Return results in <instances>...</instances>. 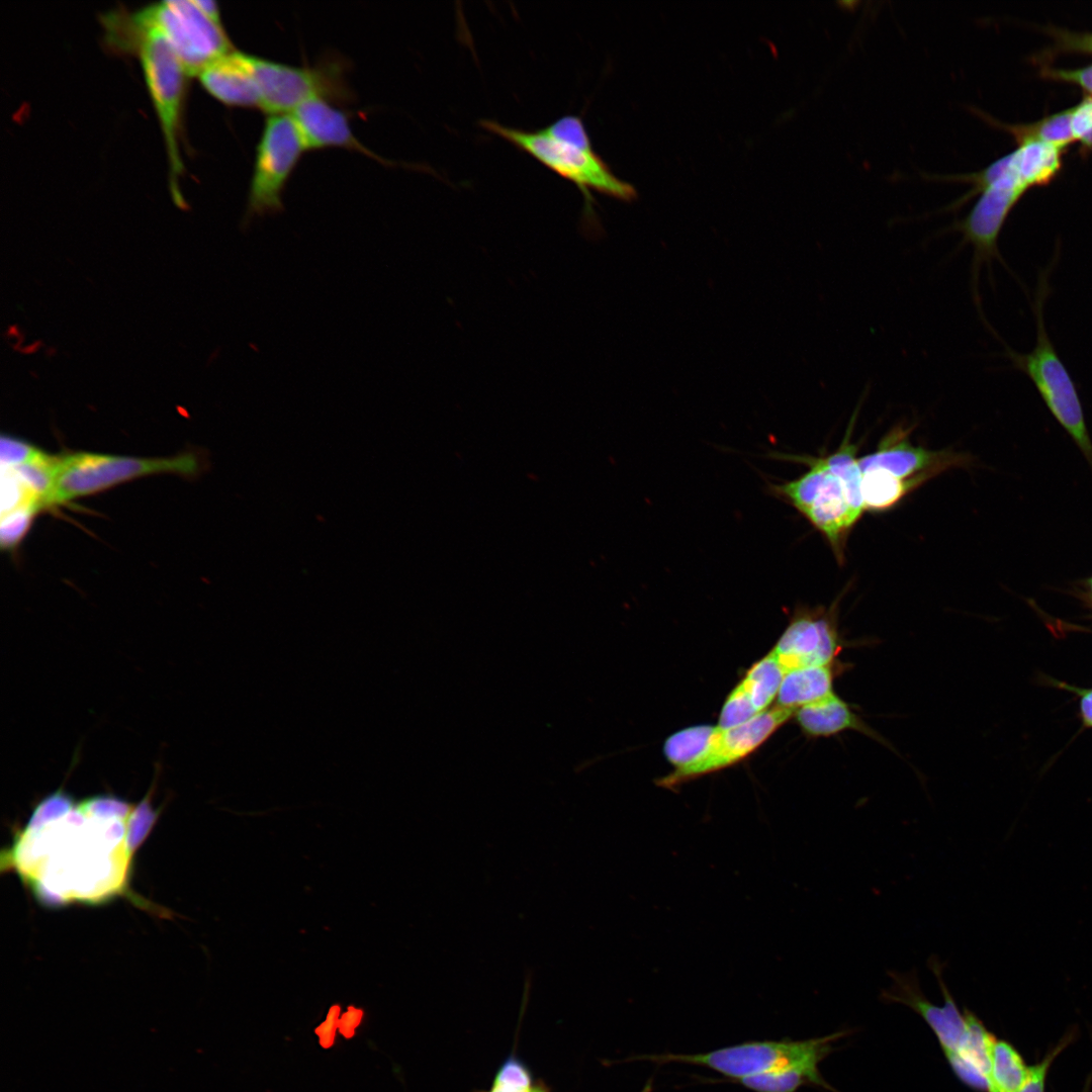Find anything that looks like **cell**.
Returning <instances> with one entry per match:
<instances>
[{"mask_svg":"<svg viewBox=\"0 0 1092 1092\" xmlns=\"http://www.w3.org/2000/svg\"><path fill=\"white\" fill-rule=\"evenodd\" d=\"M103 24L107 41L113 48L133 52L140 58L167 149L172 199L179 208L185 209L186 202L179 188L183 172L179 140L187 75L164 37L139 22L132 13L113 12L105 16Z\"/></svg>","mask_w":1092,"mask_h":1092,"instance_id":"1","label":"cell"},{"mask_svg":"<svg viewBox=\"0 0 1092 1092\" xmlns=\"http://www.w3.org/2000/svg\"><path fill=\"white\" fill-rule=\"evenodd\" d=\"M479 124L573 183L583 196V223L587 219L590 235H598L600 229L592 190L624 201L637 196L634 186L618 178L593 148L583 149L558 141L542 128L527 130L491 119H482Z\"/></svg>","mask_w":1092,"mask_h":1092,"instance_id":"2","label":"cell"},{"mask_svg":"<svg viewBox=\"0 0 1092 1092\" xmlns=\"http://www.w3.org/2000/svg\"><path fill=\"white\" fill-rule=\"evenodd\" d=\"M206 454L186 452L171 457H134L91 452L57 456L50 507L64 505L121 482L161 473L195 477L207 468Z\"/></svg>","mask_w":1092,"mask_h":1092,"instance_id":"3","label":"cell"},{"mask_svg":"<svg viewBox=\"0 0 1092 1092\" xmlns=\"http://www.w3.org/2000/svg\"><path fill=\"white\" fill-rule=\"evenodd\" d=\"M1050 272L1051 266L1038 275L1032 304L1036 326L1033 349L1028 353H1018L1006 347L1005 356L1015 369L1031 380L1052 415L1092 463V443L1076 385L1060 359L1045 328L1043 307L1051 292Z\"/></svg>","mask_w":1092,"mask_h":1092,"instance_id":"4","label":"cell"},{"mask_svg":"<svg viewBox=\"0 0 1092 1092\" xmlns=\"http://www.w3.org/2000/svg\"><path fill=\"white\" fill-rule=\"evenodd\" d=\"M808 470L792 480L768 483V492L797 510L830 545L841 564L851 529L862 512L857 510L841 479L820 457L788 456Z\"/></svg>","mask_w":1092,"mask_h":1092,"instance_id":"5","label":"cell"},{"mask_svg":"<svg viewBox=\"0 0 1092 1092\" xmlns=\"http://www.w3.org/2000/svg\"><path fill=\"white\" fill-rule=\"evenodd\" d=\"M259 109L287 113L311 99L348 104L354 94L346 78L347 64L340 57H325L313 66H292L253 56Z\"/></svg>","mask_w":1092,"mask_h":1092,"instance_id":"6","label":"cell"},{"mask_svg":"<svg viewBox=\"0 0 1092 1092\" xmlns=\"http://www.w3.org/2000/svg\"><path fill=\"white\" fill-rule=\"evenodd\" d=\"M132 14L164 37L187 76H199L235 50L221 22L206 15L194 0L162 1Z\"/></svg>","mask_w":1092,"mask_h":1092,"instance_id":"7","label":"cell"},{"mask_svg":"<svg viewBox=\"0 0 1092 1092\" xmlns=\"http://www.w3.org/2000/svg\"><path fill=\"white\" fill-rule=\"evenodd\" d=\"M307 150L292 115L269 114L256 148L245 220L281 212L289 177Z\"/></svg>","mask_w":1092,"mask_h":1092,"instance_id":"8","label":"cell"},{"mask_svg":"<svg viewBox=\"0 0 1092 1092\" xmlns=\"http://www.w3.org/2000/svg\"><path fill=\"white\" fill-rule=\"evenodd\" d=\"M841 1035L842 1032H838L807 1040L750 1041L705 1054H665L643 1056L641 1059L661 1064L675 1062L704 1066L727 1077L740 1080L812 1057H826L831 1051V1043Z\"/></svg>","mask_w":1092,"mask_h":1092,"instance_id":"9","label":"cell"},{"mask_svg":"<svg viewBox=\"0 0 1092 1092\" xmlns=\"http://www.w3.org/2000/svg\"><path fill=\"white\" fill-rule=\"evenodd\" d=\"M794 713V710L777 705L743 724L729 728L714 726L703 755L688 766L673 769L656 784L673 789L738 762L759 747Z\"/></svg>","mask_w":1092,"mask_h":1092,"instance_id":"10","label":"cell"},{"mask_svg":"<svg viewBox=\"0 0 1092 1092\" xmlns=\"http://www.w3.org/2000/svg\"><path fill=\"white\" fill-rule=\"evenodd\" d=\"M927 967L939 984L944 1000L942 1006L927 1000L920 988L916 969L908 972L888 971L892 984L882 991L881 998L885 1002L900 1003L914 1010L933 1030L943 1052H956L965 1033V1017L943 981L945 964L932 954L928 958Z\"/></svg>","mask_w":1092,"mask_h":1092,"instance_id":"11","label":"cell"},{"mask_svg":"<svg viewBox=\"0 0 1092 1092\" xmlns=\"http://www.w3.org/2000/svg\"><path fill=\"white\" fill-rule=\"evenodd\" d=\"M910 432L901 427L889 431L873 453L858 458L860 471L882 470L913 490L942 471L966 463L962 454L913 445Z\"/></svg>","mask_w":1092,"mask_h":1092,"instance_id":"12","label":"cell"},{"mask_svg":"<svg viewBox=\"0 0 1092 1092\" xmlns=\"http://www.w3.org/2000/svg\"><path fill=\"white\" fill-rule=\"evenodd\" d=\"M840 648L833 608H818L798 611L771 653L787 673L800 667L830 665Z\"/></svg>","mask_w":1092,"mask_h":1092,"instance_id":"13","label":"cell"},{"mask_svg":"<svg viewBox=\"0 0 1092 1092\" xmlns=\"http://www.w3.org/2000/svg\"><path fill=\"white\" fill-rule=\"evenodd\" d=\"M785 674V669L771 651L755 662L728 695L718 726L734 727L767 710L778 696Z\"/></svg>","mask_w":1092,"mask_h":1092,"instance_id":"14","label":"cell"},{"mask_svg":"<svg viewBox=\"0 0 1092 1092\" xmlns=\"http://www.w3.org/2000/svg\"><path fill=\"white\" fill-rule=\"evenodd\" d=\"M307 150L344 148L376 160L383 165L393 163L366 148L353 134L348 114L324 99H311L298 106L292 114Z\"/></svg>","mask_w":1092,"mask_h":1092,"instance_id":"15","label":"cell"},{"mask_svg":"<svg viewBox=\"0 0 1092 1092\" xmlns=\"http://www.w3.org/2000/svg\"><path fill=\"white\" fill-rule=\"evenodd\" d=\"M198 77L203 88L219 102L259 109L252 55L233 50L210 64Z\"/></svg>","mask_w":1092,"mask_h":1092,"instance_id":"16","label":"cell"},{"mask_svg":"<svg viewBox=\"0 0 1092 1092\" xmlns=\"http://www.w3.org/2000/svg\"><path fill=\"white\" fill-rule=\"evenodd\" d=\"M797 723L812 737H828L853 730L882 741L879 735L834 693L795 711Z\"/></svg>","mask_w":1092,"mask_h":1092,"instance_id":"17","label":"cell"},{"mask_svg":"<svg viewBox=\"0 0 1092 1092\" xmlns=\"http://www.w3.org/2000/svg\"><path fill=\"white\" fill-rule=\"evenodd\" d=\"M834 671L830 665H813L788 671L778 693V706L798 710L820 701L833 692Z\"/></svg>","mask_w":1092,"mask_h":1092,"instance_id":"18","label":"cell"},{"mask_svg":"<svg viewBox=\"0 0 1092 1092\" xmlns=\"http://www.w3.org/2000/svg\"><path fill=\"white\" fill-rule=\"evenodd\" d=\"M825 1057L816 1056L783 1068L775 1069L738 1080L754 1092H795L805 1084L831 1089L818 1070Z\"/></svg>","mask_w":1092,"mask_h":1092,"instance_id":"19","label":"cell"},{"mask_svg":"<svg viewBox=\"0 0 1092 1092\" xmlns=\"http://www.w3.org/2000/svg\"><path fill=\"white\" fill-rule=\"evenodd\" d=\"M969 110L986 122L1010 132L1018 144L1040 141L1061 149L1075 140L1071 129L1072 109L1050 115L1031 124L1015 125L1002 123L973 106L969 107Z\"/></svg>","mask_w":1092,"mask_h":1092,"instance_id":"20","label":"cell"},{"mask_svg":"<svg viewBox=\"0 0 1092 1092\" xmlns=\"http://www.w3.org/2000/svg\"><path fill=\"white\" fill-rule=\"evenodd\" d=\"M1015 152L1018 176L1026 189L1049 183L1060 170V149L1054 145L1028 141L1020 144Z\"/></svg>","mask_w":1092,"mask_h":1092,"instance_id":"21","label":"cell"},{"mask_svg":"<svg viewBox=\"0 0 1092 1092\" xmlns=\"http://www.w3.org/2000/svg\"><path fill=\"white\" fill-rule=\"evenodd\" d=\"M1029 1067L1007 1041L995 1038L990 1054L989 1092H1019Z\"/></svg>","mask_w":1092,"mask_h":1092,"instance_id":"22","label":"cell"},{"mask_svg":"<svg viewBox=\"0 0 1092 1092\" xmlns=\"http://www.w3.org/2000/svg\"><path fill=\"white\" fill-rule=\"evenodd\" d=\"M911 491L907 484L882 470L871 469L861 472L864 511L890 510Z\"/></svg>","mask_w":1092,"mask_h":1092,"instance_id":"23","label":"cell"},{"mask_svg":"<svg viewBox=\"0 0 1092 1092\" xmlns=\"http://www.w3.org/2000/svg\"><path fill=\"white\" fill-rule=\"evenodd\" d=\"M713 729L711 725L693 726L673 733L665 740L664 755L674 769L688 766L703 755Z\"/></svg>","mask_w":1092,"mask_h":1092,"instance_id":"24","label":"cell"},{"mask_svg":"<svg viewBox=\"0 0 1092 1092\" xmlns=\"http://www.w3.org/2000/svg\"><path fill=\"white\" fill-rule=\"evenodd\" d=\"M964 1017L965 1033L954 1053L980 1070L989 1081L990 1054L996 1037L969 1010L964 1012Z\"/></svg>","mask_w":1092,"mask_h":1092,"instance_id":"25","label":"cell"},{"mask_svg":"<svg viewBox=\"0 0 1092 1092\" xmlns=\"http://www.w3.org/2000/svg\"><path fill=\"white\" fill-rule=\"evenodd\" d=\"M38 511L33 506H22L1 514L0 542L2 549H14L20 543Z\"/></svg>","mask_w":1092,"mask_h":1092,"instance_id":"26","label":"cell"},{"mask_svg":"<svg viewBox=\"0 0 1092 1092\" xmlns=\"http://www.w3.org/2000/svg\"><path fill=\"white\" fill-rule=\"evenodd\" d=\"M542 129L558 141L583 149L593 148L584 123L577 115H563Z\"/></svg>","mask_w":1092,"mask_h":1092,"instance_id":"27","label":"cell"},{"mask_svg":"<svg viewBox=\"0 0 1092 1092\" xmlns=\"http://www.w3.org/2000/svg\"><path fill=\"white\" fill-rule=\"evenodd\" d=\"M0 461L2 467L12 468L40 456L43 451L26 441L2 435L0 441Z\"/></svg>","mask_w":1092,"mask_h":1092,"instance_id":"28","label":"cell"},{"mask_svg":"<svg viewBox=\"0 0 1092 1092\" xmlns=\"http://www.w3.org/2000/svg\"><path fill=\"white\" fill-rule=\"evenodd\" d=\"M1071 129L1074 139L1081 141L1085 148L1092 149V98L1084 99L1072 109Z\"/></svg>","mask_w":1092,"mask_h":1092,"instance_id":"29","label":"cell"},{"mask_svg":"<svg viewBox=\"0 0 1092 1092\" xmlns=\"http://www.w3.org/2000/svg\"><path fill=\"white\" fill-rule=\"evenodd\" d=\"M1064 1046L1065 1043H1061L1039 1063L1029 1067L1027 1079L1019 1092H1044V1081L1049 1068Z\"/></svg>","mask_w":1092,"mask_h":1092,"instance_id":"30","label":"cell"},{"mask_svg":"<svg viewBox=\"0 0 1092 1092\" xmlns=\"http://www.w3.org/2000/svg\"><path fill=\"white\" fill-rule=\"evenodd\" d=\"M1042 73L1054 80L1076 83L1092 93V65L1078 70L1045 69Z\"/></svg>","mask_w":1092,"mask_h":1092,"instance_id":"31","label":"cell"},{"mask_svg":"<svg viewBox=\"0 0 1092 1092\" xmlns=\"http://www.w3.org/2000/svg\"><path fill=\"white\" fill-rule=\"evenodd\" d=\"M1057 35L1063 49L1092 53V34H1075L1059 31Z\"/></svg>","mask_w":1092,"mask_h":1092,"instance_id":"32","label":"cell"},{"mask_svg":"<svg viewBox=\"0 0 1092 1092\" xmlns=\"http://www.w3.org/2000/svg\"><path fill=\"white\" fill-rule=\"evenodd\" d=\"M483 1092H549L541 1083L521 1084L495 1080L489 1090Z\"/></svg>","mask_w":1092,"mask_h":1092,"instance_id":"33","label":"cell"},{"mask_svg":"<svg viewBox=\"0 0 1092 1092\" xmlns=\"http://www.w3.org/2000/svg\"><path fill=\"white\" fill-rule=\"evenodd\" d=\"M1081 712L1085 724L1092 727V690L1083 695L1081 700Z\"/></svg>","mask_w":1092,"mask_h":1092,"instance_id":"34","label":"cell"},{"mask_svg":"<svg viewBox=\"0 0 1092 1092\" xmlns=\"http://www.w3.org/2000/svg\"><path fill=\"white\" fill-rule=\"evenodd\" d=\"M197 6L210 18L217 22L220 21V14L218 6L215 2L210 0H194Z\"/></svg>","mask_w":1092,"mask_h":1092,"instance_id":"35","label":"cell"},{"mask_svg":"<svg viewBox=\"0 0 1092 1092\" xmlns=\"http://www.w3.org/2000/svg\"><path fill=\"white\" fill-rule=\"evenodd\" d=\"M1087 585L1090 594L1092 595V576L1088 579Z\"/></svg>","mask_w":1092,"mask_h":1092,"instance_id":"36","label":"cell"},{"mask_svg":"<svg viewBox=\"0 0 1092 1092\" xmlns=\"http://www.w3.org/2000/svg\"><path fill=\"white\" fill-rule=\"evenodd\" d=\"M650 1091H651V1084L648 1083L647 1085H645L644 1089L641 1092H650Z\"/></svg>","mask_w":1092,"mask_h":1092,"instance_id":"37","label":"cell"},{"mask_svg":"<svg viewBox=\"0 0 1092 1092\" xmlns=\"http://www.w3.org/2000/svg\"><path fill=\"white\" fill-rule=\"evenodd\" d=\"M1085 1092H1087V1090Z\"/></svg>","mask_w":1092,"mask_h":1092,"instance_id":"38","label":"cell"}]
</instances>
